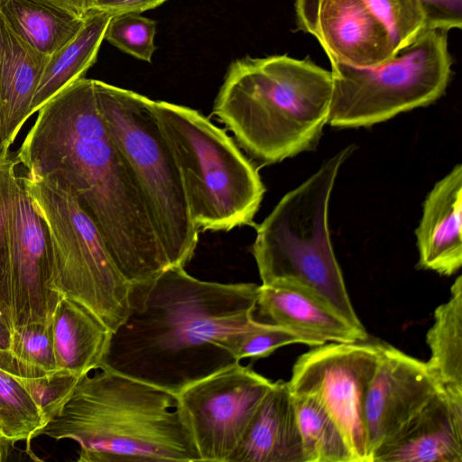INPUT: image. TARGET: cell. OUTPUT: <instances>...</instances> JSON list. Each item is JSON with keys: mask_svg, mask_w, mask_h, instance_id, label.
<instances>
[{"mask_svg": "<svg viewBox=\"0 0 462 462\" xmlns=\"http://www.w3.org/2000/svg\"><path fill=\"white\" fill-rule=\"evenodd\" d=\"M56 6L67 9L71 13L84 17L89 11V0H42Z\"/></svg>", "mask_w": 462, "mask_h": 462, "instance_id": "e575fe53", "label": "cell"}, {"mask_svg": "<svg viewBox=\"0 0 462 462\" xmlns=\"http://www.w3.org/2000/svg\"><path fill=\"white\" fill-rule=\"evenodd\" d=\"M427 29H461L462 0H420Z\"/></svg>", "mask_w": 462, "mask_h": 462, "instance_id": "1f68e13d", "label": "cell"}, {"mask_svg": "<svg viewBox=\"0 0 462 462\" xmlns=\"http://www.w3.org/2000/svg\"><path fill=\"white\" fill-rule=\"evenodd\" d=\"M230 462H304L288 382L278 380L273 383Z\"/></svg>", "mask_w": 462, "mask_h": 462, "instance_id": "e0dca14e", "label": "cell"}, {"mask_svg": "<svg viewBox=\"0 0 462 462\" xmlns=\"http://www.w3.org/2000/svg\"><path fill=\"white\" fill-rule=\"evenodd\" d=\"M52 249V289L93 312L111 331L125 319L132 284L116 267L94 222L60 181L22 176Z\"/></svg>", "mask_w": 462, "mask_h": 462, "instance_id": "ba28073f", "label": "cell"}, {"mask_svg": "<svg viewBox=\"0 0 462 462\" xmlns=\"http://www.w3.org/2000/svg\"><path fill=\"white\" fill-rule=\"evenodd\" d=\"M16 377L33 398L46 424L59 414L79 380L60 370L37 378Z\"/></svg>", "mask_w": 462, "mask_h": 462, "instance_id": "f546056e", "label": "cell"}, {"mask_svg": "<svg viewBox=\"0 0 462 462\" xmlns=\"http://www.w3.org/2000/svg\"><path fill=\"white\" fill-rule=\"evenodd\" d=\"M17 162L74 194L131 284L171 267L125 158L97 106L94 79L71 83L38 111Z\"/></svg>", "mask_w": 462, "mask_h": 462, "instance_id": "7a4b0ae2", "label": "cell"}, {"mask_svg": "<svg viewBox=\"0 0 462 462\" xmlns=\"http://www.w3.org/2000/svg\"><path fill=\"white\" fill-rule=\"evenodd\" d=\"M298 30L313 35L329 61L377 66L396 54L385 26L363 0H296Z\"/></svg>", "mask_w": 462, "mask_h": 462, "instance_id": "5bb4252c", "label": "cell"}, {"mask_svg": "<svg viewBox=\"0 0 462 462\" xmlns=\"http://www.w3.org/2000/svg\"><path fill=\"white\" fill-rule=\"evenodd\" d=\"M47 60L14 32L0 12V110L8 148L31 116V104Z\"/></svg>", "mask_w": 462, "mask_h": 462, "instance_id": "d6986e66", "label": "cell"}, {"mask_svg": "<svg viewBox=\"0 0 462 462\" xmlns=\"http://www.w3.org/2000/svg\"><path fill=\"white\" fill-rule=\"evenodd\" d=\"M8 152H9V148L7 147L5 138H4L2 116H1V110H0V161H4V160L9 158Z\"/></svg>", "mask_w": 462, "mask_h": 462, "instance_id": "8d00e7d4", "label": "cell"}, {"mask_svg": "<svg viewBox=\"0 0 462 462\" xmlns=\"http://www.w3.org/2000/svg\"><path fill=\"white\" fill-rule=\"evenodd\" d=\"M382 340L328 342L300 356L288 382L291 394L317 399L342 431L355 462H369L365 394Z\"/></svg>", "mask_w": 462, "mask_h": 462, "instance_id": "30bf717a", "label": "cell"}, {"mask_svg": "<svg viewBox=\"0 0 462 462\" xmlns=\"http://www.w3.org/2000/svg\"><path fill=\"white\" fill-rule=\"evenodd\" d=\"M167 0H89V11L97 10L116 15L141 14L158 7Z\"/></svg>", "mask_w": 462, "mask_h": 462, "instance_id": "d6a6232c", "label": "cell"}, {"mask_svg": "<svg viewBox=\"0 0 462 462\" xmlns=\"http://www.w3.org/2000/svg\"><path fill=\"white\" fill-rule=\"evenodd\" d=\"M420 268L449 276L462 265V166L429 192L416 229Z\"/></svg>", "mask_w": 462, "mask_h": 462, "instance_id": "2e32d148", "label": "cell"}, {"mask_svg": "<svg viewBox=\"0 0 462 462\" xmlns=\"http://www.w3.org/2000/svg\"><path fill=\"white\" fill-rule=\"evenodd\" d=\"M94 89L98 111L134 175L170 265L185 267L199 231L153 100L97 79Z\"/></svg>", "mask_w": 462, "mask_h": 462, "instance_id": "52a82bcc", "label": "cell"}, {"mask_svg": "<svg viewBox=\"0 0 462 462\" xmlns=\"http://www.w3.org/2000/svg\"><path fill=\"white\" fill-rule=\"evenodd\" d=\"M17 161L7 158L0 161V310L4 300L8 268L9 233L8 216L13 180L16 174ZM3 312V311H2ZM4 314V313H3Z\"/></svg>", "mask_w": 462, "mask_h": 462, "instance_id": "4dcf8cb0", "label": "cell"}, {"mask_svg": "<svg viewBox=\"0 0 462 462\" xmlns=\"http://www.w3.org/2000/svg\"><path fill=\"white\" fill-rule=\"evenodd\" d=\"M14 442L0 431V462L6 461L14 449Z\"/></svg>", "mask_w": 462, "mask_h": 462, "instance_id": "d590c367", "label": "cell"}, {"mask_svg": "<svg viewBox=\"0 0 462 462\" xmlns=\"http://www.w3.org/2000/svg\"><path fill=\"white\" fill-rule=\"evenodd\" d=\"M372 462H462V401L436 394Z\"/></svg>", "mask_w": 462, "mask_h": 462, "instance_id": "9a60e30c", "label": "cell"}, {"mask_svg": "<svg viewBox=\"0 0 462 462\" xmlns=\"http://www.w3.org/2000/svg\"><path fill=\"white\" fill-rule=\"evenodd\" d=\"M291 344H305L310 346L321 345L300 332L272 323L259 322L256 327L247 330L241 337L236 348V357L239 361L245 357H265L277 348Z\"/></svg>", "mask_w": 462, "mask_h": 462, "instance_id": "f1b7e54d", "label": "cell"}, {"mask_svg": "<svg viewBox=\"0 0 462 462\" xmlns=\"http://www.w3.org/2000/svg\"><path fill=\"white\" fill-rule=\"evenodd\" d=\"M156 22L140 14L112 15L105 39L138 60L151 62L155 51Z\"/></svg>", "mask_w": 462, "mask_h": 462, "instance_id": "83f0119b", "label": "cell"}, {"mask_svg": "<svg viewBox=\"0 0 462 462\" xmlns=\"http://www.w3.org/2000/svg\"><path fill=\"white\" fill-rule=\"evenodd\" d=\"M12 330L0 310V368L14 375V367L10 354Z\"/></svg>", "mask_w": 462, "mask_h": 462, "instance_id": "836d02e7", "label": "cell"}, {"mask_svg": "<svg viewBox=\"0 0 462 462\" xmlns=\"http://www.w3.org/2000/svg\"><path fill=\"white\" fill-rule=\"evenodd\" d=\"M273 383L238 363L178 394L201 461L230 462Z\"/></svg>", "mask_w": 462, "mask_h": 462, "instance_id": "7c38bea8", "label": "cell"}, {"mask_svg": "<svg viewBox=\"0 0 462 462\" xmlns=\"http://www.w3.org/2000/svg\"><path fill=\"white\" fill-rule=\"evenodd\" d=\"M426 341L429 372L448 397L462 401V276L455 280L448 301L434 312Z\"/></svg>", "mask_w": 462, "mask_h": 462, "instance_id": "7402d4cb", "label": "cell"}, {"mask_svg": "<svg viewBox=\"0 0 462 462\" xmlns=\"http://www.w3.org/2000/svg\"><path fill=\"white\" fill-rule=\"evenodd\" d=\"M46 424L42 413L24 385L0 368V431L13 442L30 440Z\"/></svg>", "mask_w": 462, "mask_h": 462, "instance_id": "d4e9b609", "label": "cell"}, {"mask_svg": "<svg viewBox=\"0 0 462 462\" xmlns=\"http://www.w3.org/2000/svg\"><path fill=\"white\" fill-rule=\"evenodd\" d=\"M9 256L2 311L12 332L26 324L50 323L62 295L52 289L49 230L15 174L8 216Z\"/></svg>", "mask_w": 462, "mask_h": 462, "instance_id": "8fae6325", "label": "cell"}, {"mask_svg": "<svg viewBox=\"0 0 462 462\" xmlns=\"http://www.w3.org/2000/svg\"><path fill=\"white\" fill-rule=\"evenodd\" d=\"M10 354L15 376L37 378L56 372L51 322L31 323L14 329Z\"/></svg>", "mask_w": 462, "mask_h": 462, "instance_id": "484cf974", "label": "cell"}, {"mask_svg": "<svg viewBox=\"0 0 462 462\" xmlns=\"http://www.w3.org/2000/svg\"><path fill=\"white\" fill-rule=\"evenodd\" d=\"M363 1L387 29L396 53L427 30L420 0Z\"/></svg>", "mask_w": 462, "mask_h": 462, "instance_id": "4316f807", "label": "cell"}, {"mask_svg": "<svg viewBox=\"0 0 462 462\" xmlns=\"http://www.w3.org/2000/svg\"><path fill=\"white\" fill-rule=\"evenodd\" d=\"M331 95V72L309 57H245L230 63L213 114L247 153L271 164L318 142Z\"/></svg>", "mask_w": 462, "mask_h": 462, "instance_id": "277c9868", "label": "cell"}, {"mask_svg": "<svg viewBox=\"0 0 462 462\" xmlns=\"http://www.w3.org/2000/svg\"><path fill=\"white\" fill-rule=\"evenodd\" d=\"M111 16L101 11H88L78 33L48 58L31 104L30 116L63 88L83 78L97 60Z\"/></svg>", "mask_w": 462, "mask_h": 462, "instance_id": "44dd1931", "label": "cell"}, {"mask_svg": "<svg viewBox=\"0 0 462 462\" xmlns=\"http://www.w3.org/2000/svg\"><path fill=\"white\" fill-rule=\"evenodd\" d=\"M259 287L201 281L183 266L133 283L128 313L111 332L99 368L178 395L240 363L239 340L259 324Z\"/></svg>", "mask_w": 462, "mask_h": 462, "instance_id": "6da1fadb", "label": "cell"}, {"mask_svg": "<svg viewBox=\"0 0 462 462\" xmlns=\"http://www.w3.org/2000/svg\"><path fill=\"white\" fill-rule=\"evenodd\" d=\"M51 326L57 370L80 378L100 367L112 331L93 312L62 296Z\"/></svg>", "mask_w": 462, "mask_h": 462, "instance_id": "ffe728a7", "label": "cell"}, {"mask_svg": "<svg viewBox=\"0 0 462 462\" xmlns=\"http://www.w3.org/2000/svg\"><path fill=\"white\" fill-rule=\"evenodd\" d=\"M332 95L328 124L359 127L428 106L445 92L452 57L448 31L427 29L388 60L356 68L330 61Z\"/></svg>", "mask_w": 462, "mask_h": 462, "instance_id": "9c48e42d", "label": "cell"}, {"mask_svg": "<svg viewBox=\"0 0 462 462\" xmlns=\"http://www.w3.org/2000/svg\"><path fill=\"white\" fill-rule=\"evenodd\" d=\"M259 313L270 323L309 336L321 345L352 343L369 337L310 293L288 285H260Z\"/></svg>", "mask_w": 462, "mask_h": 462, "instance_id": "ac0fdd59", "label": "cell"}, {"mask_svg": "<svg viewBox=\"0 0 462 462\" xmlns=\"http://www.w3.org/2000/svg\"><path fill=\"white\" fill-rule=\"evenodd\" d=\"M441 392L426 362L382 341L365 400L369 462L383 444Z\"/></svg>", "mask_w": 462, "mask_h": 462, "instance_id": "4fadbf2b", "label": "cell"}, {"mask_svg": "<svg viewBox=\"0 0 462 462\" xmlns=\"http://www.w3.org/2000/svg\"><path fill=\"white\" fill-rule=\"evenodd\" d=\"M153 108L199 231L252 225L265 189L232 138L197 110L165 101H153Z\"/></svg>", "mask_w": 462, "mask_h": 462, "instance_id": "8992f818", "label": "cell"}, {"mask_svg": "<svg viewBox=\"0 0 462 462\" xmlns=\"http://www.w3.org/2000/svg\"><path fill=\"white\" fill-rule=\"evenodd\" d=\"M0 12L23 42L47 58L68 43L85 20L42 0H0Z\"/></svg>", "mask_w": 462, "mask_h": 462, "instance_id": "603a6c76", "label": "cell"}, {"mask_svg": "<svg viewBox=\"0 0 462 462\" xmlns=\"http://www.w3.org/2000/svg\"><path fill=\"white\" fill-rule=\"evenodd\" d=\"M39 436L75 440L79 462L201 461L177 394L106 368L80 377Z\"/></svg>", "mask_w": 462, "mask_h": 462, "instance_id": "3957f363", "label": "cell"}, {"mask_svg": "<svg viewBox=\"0 0 462 462\" xmlns=\"http://www.w3.org/2000/svg\"><path fill=\"white\" fill-rule=\"evenodd\" d=\"M346 147L327 160L285 194L256 227L252 246L262 285H288L315 296L354 327L365 329L356 315L329 230L328 208Z\"/></svg>", "mask_w": 462, "mask_h": 462, "instance_id": "5b68a950", "label": "cell"}, {"mask_svg": "<svg viewBox=\"0 0 462 462\" xmlns=\"http://www.w3.org/2000/svg\"><path fill=\"white\" fill-rule=\"evenodd\" d=\"M304 462H355L345 437L320 402L291 394Z\"/></svg>", "mask_w": 462, "mask_h": 462, "instance_id": "cb8c5ba5", "label": "cell"}]
</instances>
